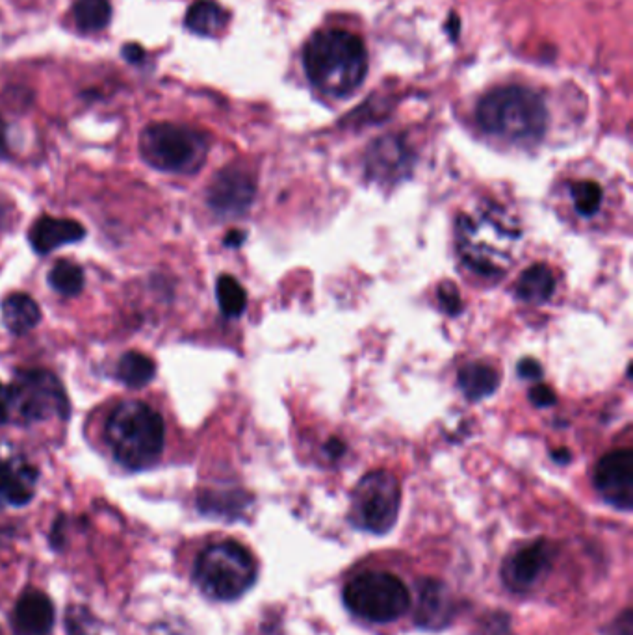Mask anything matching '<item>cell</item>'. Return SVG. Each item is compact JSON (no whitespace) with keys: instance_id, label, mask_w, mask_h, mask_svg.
<instances>
[{"instance_id":"cell-8","label":"cell","mask_w":633,"mask_h":635,"mask_svg":"<svg viewBox=\"0 0 633 635\" xmlns=\"http://www.w3.org/2000/svg\"><path fill=\"white\" fill-rule=\"evenodd\" d=\"M10 387L12 420L23 424L47 422L51 418L65 420L69 416V400L60 379L49 370H19Z\"/></svg>"},{"instance_id":"cell-23","label":"cell","mask_w":633,"mask_h":635,"mask_svg":"<svg viewBox=\"0 0 633 635\" xmlns=\"http://www.w3.org/2000/svg\"><path fill=\"white\" fill-rule=\"evenodd\" d=\"M73 17L80 30L101 32L110 25L112 4L110 0H78L73 8Z\"/></svg>"},{"instance_id":"cell-20","label":"cell","mask_w":633,"mask_h":635,"mask_svg":"<svg viewBox=\"0 0 633 635\" xmlns=\"http://www.w3.org/2000/svg\"><path fill=\"white\" fill-rule=\"evenodd\" d=\"M554 292H556V275L544 264L531 266L518 279V298L531 305H543L554 296Z\"/></svg>"},{"instance_id":"cell-14","label":"cell","mask_w":633,"mask_h":635,"mask_svg":"<svg viewBox=\"0 0 633 635\" xmlns=\"http://www.w3.org/2000/svg\"><path fill=\"white\" fill-rule=\"evenodd\" d=\"M550 556H552V550L543 541L518 550L505 561L504 571H502L505 585L517 593L528 591L548 569Z\"/></svg>"},{"instance_id":"cell-15","label":"cell","mask_w":633,"mask_h":635,"mask_svg":"<svg viewBox=\"0 0 633 635\" xmlns=\"http://www.w3.org/2000/svg\"><path fill=\"white\" fill-rule=\"evenodd\" d=\"M414 621L427 630L446 628L453 617V598L439 580H422L416 591Z\"/></svg>"},{"instance_id":"cell-17","label":"cell","mask_w":633,"mask_h":635,"mask_svg":"<svg viewBox=\"0 0 633 635\" xmlns=\"http://www.w3.org/2000/svg\"><path fill=\"white\" fill-rule=\"evenodd\" d=\"M84 236H86V229L78 221L41 216L30 227L28 240L38 255H47L58 247L77 244Z\"/></svg>"},{"instance_id":"cell-10","label":"cell","mask_w":633,"mask_h":635,"mask_svg":"<svg viewBox=\"0 0 633 635\" xmlns=\"http://www.w3.org/2000/svg\"><path fill=\"white\" fill-rule=\"evenodd\" d=\"M257 184L242 168H225L208 186L207 203L210 210L223 220L244 216L253 205Z\"/></svg>"},{"instance_id":"cell-19","label":"cell","mask_w":633,"mask_h":635,"mask_svg":"<svg viewBox=\"0 0 633 635\" xmlns=\"http://www.w3.org/2000/svg\"><path fill=\"white\" fill-rule=\"evenodd\" d=\"M229 15L214 0H195L186 13V26L190 32L205 38H214L225 30Z\"/></svg>"},{"instance_id":"cell-22","label":"cell","mask_w":633,"mask_h":635,"mask_svg":"<svg viewBox=\"0 0 633 635\" xmlns=\"http://www.w3.org/2000/svg\"><path fill=\"white\" fill-rule=\"evenodd\" d=\"M156 364L140 351H127L117 363L116 377L129 389H142L153 381Z\"/></svg>"},{"instance_id":"cell-5","label":"cell","mask_w":633,"mask_h":635,"mask_svg":"<svg viewBox=\"0 0 633 635\" xmlns=\"http://www.w3.org/2000/svg\"><path fill=\"white\" fill-rule=\"evenodd\" d=\"M195 584L207 597L231 602L242 597L257 580V561L246 546L234 541L210 545L199 554Z\"/></svg>"},{"instance_id":"cell-24","label":"cell","mask_w":633,"mask_h":635,"mask_svg":"<svg viewBox=\"0 0 633 635\" xmlns=\"http://www.w3.org/2000/svg\"><path fill=\"white\" fill-rule=\"evenodd\" d=\"M84 281L86 279L82 268L73 260H58L49 272V285L52 286V290H56L65 298L78 296L84 288Z\"/></svg>"},{"instance_id":"cell-6","label":"cell","mask_w":633,"mask_h":635,"mask_svg":"<svg viewBox=\"0 0 633 635\" xmlns=\"http://www.w3.org/2000/svg\"><path fill=\"white\" fill-rule=\"evenodd\" d=\"M142 158L158 171L192 175L203 168L208 155L207 138L194 129L155 123L140 136Z\"/></svg>"},{"instance_id":"cell-13","label":"cell","mask_w":633,"mask_h":635,"mask_svg":"<svg viewBox=\"0 0 633 635\" xmlns=\"http://www.w3.org/2000/svg\"><path fill=\"white\" fill-rule=\"evenodd\" d=\"M39 470L23 455L0 446V504L23 507L32 502Z\"/></svg>"},{"instance_id":"cell-26","label":"cell","mask_w":633,"mask_h":635,"mask_svg":"<svg viewBox=\"0 0 633 635\" xmlns=\"http://www.w3.org/2000/svg\"><path fill=\"white\" fill-rule=\"evenodd\" d=\"M570 195L576 212L583 218H591L602 207V188L593 181H580L570 184Z\"/></svg>"},{"instance_id":"cell-18","label":"cell","mask_w":633,"mask_h":635,"mask_svg":"<svg viewBox=\"0 0 633 635\" xmlns=\"http://www.w3.org/2000/svg\"><path fill=\"white\" fill-rule=\"evenodd\" d=\"M2 324L13 335H26L41 322V309L36 299L23 292L10 294L0 303Z\"/></svg>"},{"instance_id":"cell-1","label":"cell","mask_w":633,"mask_h":635,"mask_svg":"<svg viewBox=\"0 0 633 635\" xmlns=\"http://www.w3.org/2000/svg\"><path fill=\"white\" fill-rule=\"evenodd\" d=\"M518 240L520 229L517 223L502 208L489 203L457 218V253L466 266L479 275H504L513 264Z\"/></svg>"},{"instance_id":"cell-2","label":"cell","mask_w":633,"mask_h":635,"mask_svg":"<svg viewBox=\"0 0 633 635\" xmlns=\"http://www.w3.org/2000/svg\"><path fill=\"white\" fill-rule=\"evenodd\" d=\"M303 64L316 90L329 97H348L366 78L368 54L359 36L331 28L309 39Z\"/></svg>"},{"instance_id":"cell-30","label":"cell","mask_w":633,"mask_h":635,"mask_svg":"<svg viewBox=\"0 0 633 635\" xmlns=\"http://www.w3.org/2000/svg\"><path fill=\"white\" fill-rule=\"evenodd\" d=\"M12 420V398L10 387L0 381V426L8 424Z\"/></svg>"},{"instance_id":"cell-16","label":"cell","mask_w":633,"mask_h":635,"mask_svg":"<svg viewBox=\"0 0 633 635\" xmlns=\"http://www.w3.org/2000/svg\"><path fill=\"white\" fill-rule=\"evenodd\" d=\"M54 626V606L41 591H26L12 613V628L17 635H49Z\"/></svg>"},{"instance_id":"cell-29","label":"cell","mask_w":633,"mask_h":635,"mask_svg":"<svg viewBox=\"0 0 633 635\" xmlns=\"http://www.w3.org/2000/svg\"><path fill=\"white\" fill-rule=\"evenodd\" d=\"M530 400L535 407H550L557 402L556 394L554 390L550 389L548 385H537L530 390Z\"/></svg>"},{"instance_id":"cell-27","label":"cell","mask_w":633,"mask_h":635,"mask_svg":"<svg viewBox=\"0 0 633 635\" xmlns=\"http://www.w3.org/2000/svg\"><path fill=\"white\" fill-rule=\"evenodd\" d=\"M65 628L69 635H99V626L84 608H71L65 617Z\"/></svg>"},{"instance_id":"cell-12","label":"cell","mask_w":633,"mask_h":635,"mask_svg":"<svg viewBox=\"0 0 633 635\" xmlns=\"http://www.w3.org/2000/svg\"><path fill=\"white\" fill-rule=\"evenodd\" d=\"M413 162V153L400 136H385L368 147L364 169L370 181L396 184L411 175Z\"/></svg>"},{"instance_id":"cell-34","label":"cell","mask_w":633,"mask_h":635,"mask_svg":"<svg viewBox=\"0 0 633 635\" xmlns=\"http://www.w3.org/2000/svg\"><path fill=\"white\" fill-rule=\"evenodd\" d=\"M344 450H346L344 444L340 441H336V439H333V441L327 444V452H329L331 457H340V455L344 454Z\"/></svg>"},{"instance_id":"cell-33","label":"cell","mask_w":633,"mask_h":635,"mask_svg":"<svg viewBox=\"0 0 633 635\" xmlns=\"http://www.w3.org/2000/svg\"><path fill=\"white\" fill-rule=\"evenodd\" d=\"M246 240V233H240V231H231V233L225 236V246L227 247H240Z\"/></svg>"},{"instance_id":"cell-25","label":"cell","mask_w":633,"mask_h":635,"mask_svg":"<svg viewBox=\"0 0 633 635\" xmlns=\"http://www.w3.org/2000/svg\"><path fill=\"white\" fill-rule=\"evenodd\" d=\"M216 298H218V303H220L221 312L227 318H238L246 311V290L231 275H221L220 279H218Z\"/></svg>"},{"instance_id":"cell-4","label":"cell","mask_w":633,"mask_h":635,"mask_svg":"<svg viewBox=\"0 0 633 635\" xmlns=\"http://www.w3.org/2000/svg\"><path fill=\"white\" fill-rule=\"evenodd\" d=\"M478 123L500 140L531 145L546 132L548 110L539 93L522 86H505L489 91L479 101Z\"/></svg>"},{"instance_id":"cell-9","label":"cell","mask_w":633,"mask_h":635,"mask_svg":"<svg viewBox=\"0 0 633 635\" xmlns=\"http://www.w3.org/2000/svg\"><path fill=\"white\" fill-rule=\"evenodd\" d=\"M400 481L387 470H375L362 478L351 496V520L370 533H387L398 520Z\"/></svg>"},{"instance_id":"cell-7","label":"cell","mask_w":633,"mask_h":635,"mask_svg":"<svg viewBox=\"0 0 633 635\" xmlns=\"http://www.w3.org/2000/svg\"><path fill=\"white\" fill-rule=\"evenodd\" d=\"M348 610L368 623H392L409 610L407 585L390 572L368 571L351 578L344 587Z\"/></svg>"},{"instance_id":"cell-35","label":"cell","mask_w":633,"mask_h":635,"mask_svg":"<svg viewBox=\"0 0 633 635\" xmlns=\"http://www.w3.org/2000/svg\"><path fill=\"white\" fill-rule=\"evenodd\" d=\"M6 153V132H4V123L0 121V156Z\"/></svg>"},{"instance_id":"cell-21","label":"cell","mask_w":633,"mask_h":635,"mask_svg":"<svg viewBox=\"0 0 633 635\" xmlns=\"http://www.w3.org/2000/svg\"><path fill=\"white\" fill-rule=\"evenodd\" d=\"M457 379H459V387L465 392L466 398L472 402L489 398L500 385L498 372L485 363L466 364L459 370Z\"/></svg>"},{"instance_id":"cell-3","label":"cell","mask_w":633,"mask_h":635,"mask_svg":"<svg viewBox=\"0 0 633 635\" xmlns=\"http://www.w3.org/2000/svg\"><path fill=\"white\" fill-rule=\"evenodd\" d=\"M104 439L119 465L145 470L153 467L164 452V418L147 403H119L106 418Z\"/></svg>"},{"instance_id":"cell-11","label":"cell","mask_w":633,"mask_h":635,"mask_svg":"<svg viewBox=\"0 0 633 635\" xmlns=\"http://www.w3.org/2000/svg\"><path fill=\"white\" fill-rule=\"evenodd\" d=\"M596 491L617 509L633 507V452L630 448L604 455L595 470Z\"/></svg>"},{"instance_id":"cell-28","label":"cell","mask_w":633,"mask_h":635,"mask_svg":"<svg viewBox=\"0 0 633 635\" xmlns=\"http://www.w3.org/2000/svg\"><path fill=\"white\" fill-rule=\"evenodd\" d=\"M437 294H439L440 307L446 314L457 316L459 312L463 311V299H461V294H459V288L453 283H448V281L442 283Z\"/></svg>"},{"instance_id":"cell-32","label":"cell","mask_w":633,"mask_h":635,"mask_svg":"<svg viewBox=\"0 0 633 635\" xmlns=\"http://www.w3.org/2000/svg\"><path fill=\"white\" fill-rule=\"evenodd\" d=\"M123 54H125V58H127L129 62H132V64H140L143 58H145V51H143L138 43H130V45H127V47L123 49Z\"/></svg>"},{"instance_id":"cell-36","label":"cell","mask_w":633,"mask_h":635,"mask_svg":"<svg viewBox=\"0 0 633 635\" xmlns=\"http://www.w3.org/2000/svg\"><path fill=\"white\" fill-rule=\"evenodd\" d=\"M557 452H559V454H554V459H556V461H559V463H569V450H557Z\"/></svg>"},{"instance_id":"cell-31","label":"cell","mask_w":633,"mask_h":635,"mask_svg":"<svg viewBox=\"0 0 633 635\" xmlns=\"http://www.w3.org/2000/svg\"><path fill=\"white\" fill-rule=\"evenodd\" d=\"M518 374L524 379H539L543 376V368L535 359H524L522 363L518 364Z\"/></svg>"}]
</instances>
